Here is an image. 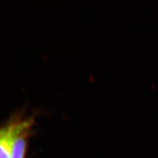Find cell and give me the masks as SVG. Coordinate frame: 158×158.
<instances>
[{"label": "cell", "mask_w": 158, "mask_h": 158, "mask_svg": "<svg viewBox=\"0 0 158 158\" xmlns=\"http://www.w3.org/2000/svg\"><path fill=\"white\" fill-rule=\"evenodd\" d=\"M22 116L17 114L4 127H0V158H10L12 141Z\"/></svg>", "instance_id": "cell-2"}, {"label": "cell", "mask_w": 158, "mask_h": 158, "mask_svg": "<svg viewBox=\"0 0 158 158\" xmlns=\"http://www.w3.org/2000/svg\"><path fill=\"white\" fill-rule=\"evenodd\" d=\"M33 123L34 120L31 117L22 116L12 141L10 158L24 157L29 133Z\"/></svg>", "instance_id": "cell-1"}]
</instances>
